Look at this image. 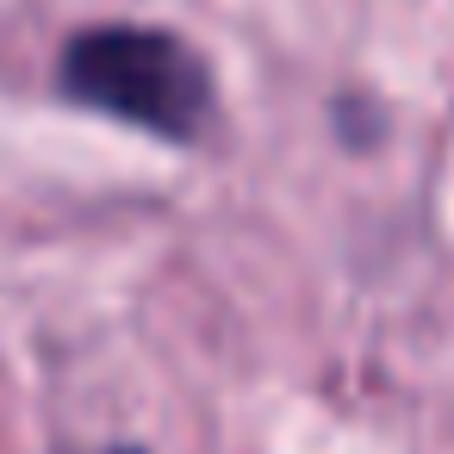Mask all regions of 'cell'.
I'll use <instances>...</instances> for the list:
<instances>
[{
    "label": "cell",
    "mask_w": 454,
    "mask_h": 454,
    "mask_svg": "<svg viewBox=\"0 0 454 454\" xmlns=\"http://www.w3.org/2000/svg\"><path fill=\"white\" fill-rule=\"evenodd\" d=\"M88 454H144V448H131V442H113V448H88Z\"/></svg>",
    "instance_id": "2"
},
{
    "label": "cell",
    "mask_w": 454,
    "mask_h": 454,
    "mask_svg": "<svg viewBox=\"0 0 454 454\" xmlns=\"http://www.w3.org/2000/svg\"><path fill=\"white\" fill-rule=\"evenodd\" d=\"M57 100L94 119H119L162 144H200L218 119L212 63L168 26L100 20L63 38L57 51Z\"/></svg>",
    "instance_id": "1"
}]
</instances>
